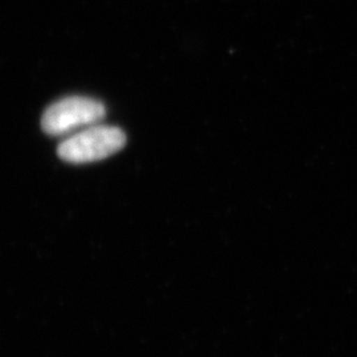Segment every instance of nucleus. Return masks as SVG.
<instances>
[{
  "instance_id": "2",
  "label": "nucleus",
  "mask_w": 357,
  "mask_h": 357,
  "mask_svg": "<svg viewBox=\"0 0 357 357\" xmlns=\"http://www.w3.org/2000/svg\"><path fill=\"white\" fill-rule=\"evenodd\" d=\"M106 115L102 102L89 97H66L51 105L43 115L41 128L52 137L72 135L98 125Z\"/></svg>"
},
{
  "instance_id": "1",
  "label": "nucleus",
  "mask_w": 357,
  "mask_h": 357,
  "mask_svg": "<svg viewBox=\"0 0 357 357\" xmlns=\"http://www.w3.org/2000/svg\"><path fill=\"white\" fill-rule=\"evenodd\" d=\"M126 134L121 128L93 125L69 135L59 144V156L68 163H91L103 160L121 151Z\"/></svg>"
}]
</instances>
